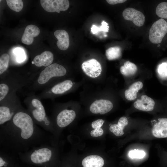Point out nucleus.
<instances>
[{
	"label": "nucleus",
	"mask_w": 167,
	"mask_h": 167,
	"mask_svg": "<svg viewBox=\"0 0 167 167\" xmlns=\"http://www.w3.org/2000/svg\"><path fill=\"white\" fill-rule=\"evenodd\" d=\"M49 142L48 133L38 127L24 107L0 126V149L8 152L18 154Z\"/></svg>",
	"instance_id": "1"
},
{
	"label": "nucleus",
	"mask_w": 167,
	"mask_h": 167,
	"mask_svg": "<svg viewBox=\"0 0 167 167\" xmlns=\"http://www.w3.org/2000/svg\"><path fill=\"white\" fill-rule=\"evenodd\" d=\"M67 71L63 66L52 63L40 72L31 75L30 85L27 87L31 92L41 91L54 84L55 79L65 76Z\"/></svg>",
	"instance_id": "2"
},
{
	"label": "nucleus",
	"mask_w": 167,
	"mask_h": 167,
	"mask_svg": "<svg viewBox=\"0 0 167 167\" xmlns=\"http://www.w3.org/2000/svg\"><path fill=\"white\" fill-rule=\"evenodd\" d=\"M24 102L36 124L48 132L54 131V126L51 118L47 115L41 99L35 94V92L29 93Z\"/></svg>",
	"instance_id": "3"
},
{
	"label": "nucleus",
	"mask_w": 167,
	"mask_h": 167,
	"mask_svg": "<svg viewBox=\"0 0 167 167\" xmlns=\"http://www.w3.org/2000/svg\"><path fill=\"white\" fill-rule=\"evenodd\" d=\"M31 75H22L6 73L0 78V102L24 87H27L31 82Z\"/></svg>",
	"instance_id": "4"
},
{
	"label": "nucleus",
	"mask_w": 167,
	"mask_h": 167,
	"mask_svg": "<svg viewBox=\"0 0 167 167\" xmlns=\"http://www.w3.org/2000/svg\"><path fill=\"white\" fill-rule=\"evenodd\" d=\"M23 108L16 93L10 95L0 102V126L11 120Z\"/></svg>",
	"instance_id": "5"
},
{
	"label": "nucleus",
	"mask_w": 167,
	"mask_h": 167,
	"mask_svg": "<svg viewBox=\"0 0 167 167\" xmlns=\"http://www.w3.org/2000/svg\"><path fill=\"white\" fill-rule=\"evenodd\" d=\"M73 84L71 80H65L46 88L37 95L41 100L52 99L55 96L62 94L69 91Z\"/></svg>",
	"instance_id": "6"
},
{
	"label": "nucleus",
	"mask_w": 167,
	"mask_h": 167,
	"mask_svg": "<svg viewBox=\"0 0 167 167\" xmlns=\"http://www.w3.org/2000/svg\"><path fill=\"white\" fill-rule=\"evenodd\" d=\"M167 33V22L161 18L155 22L149 30V39L153 44L160 43Z\"/></svg>",
	"instance_id": "7"
},
{
	"label": "nucleus",
	"mask_w": 167,
	"mask_h": 167,
	"mask_svg": "<svg viewBox=\"0 0 167 167\" xmlns=\"http://www.w3.org/2000/svg\"><path fill=\"white\" fill-rule=\"evenodd\" d=\"M41 5L46 11L49 12L66 11L69 6V2L67 0H41Z\"/></svg>",
	"instance_id": "8"
},
{
	"label": "nucleus",
	"mask_w": 167,
	"mask_h": 167,
	"mask_svg": "<svg viewBox=\"0 0 167 167\" xmlns=\"http://www.w3.org/2000/svg\"><path fill=\"white\" fill-rule=\"evenodd\" d=\"M81 68L87 75L92 78L99 77L102 72L101 64L95 59H91L84 62Z\"/></svg>",
	"instance_id": "9"
},
{
	"label": "nucleus",
	"mask_w": 167,
	"mask_h": 167,
	"mask_svg": "<svg viewBox=\"0 0 167 167\" xmlns=\"http://www.w3.org/2000/svg\"><path fill=\"white\" fill-rule=\"evenodd\" d=\"M122 14L125 19L132 21L137 26H142L144 23L145 17L143 14L134 8H126L123 11Z\"/></svg>",
	"instance_id": "10"
},
{
	"label": "nucleus",
	"mask_w": 167,
	"mask_h": 167,
	"mask_svg": "<svg viewBox=\"0 0 167 167\" xmlns=\"http://www.w3.org/2000/svg\"><path fill=\"white\" fill-rule=\"evenodd\" d=\"M76 117L75 111L64 109L58 113L55 118L56 123L59 128H63L69 125Z\"/></svg>",
	"instance_id": "11"
},
{
	"label": "nucleus",
	"mask_w": 167,
	"mask_h": 167,
	"mask_svg": "<svg viewBox=\"0 0 167 167\" xmlns=\"http://www.w3.org/2000/svg\"><path fill=\"white\" fill-rule=\"evenodd\" d=\"M112 103L109 101L100 99L94 101L90 105V110L93 113L104 114L113 108Z\"/></svg>",
	"instance_id": "12"
},
{
	"label": "nucleus",
	"mask_w": 167,
	"mask_h": 167,
	"mask_svg": "<svg viewBox=\"0 0 167 167\" xmlns=\"http://www.w3.org/2000/svg\"><path fill=\"white\" fill-rule=\"evenodd\" d=\"M54 60L53 54L50 51H46L35 56L32 63L38 67H44L45 68L52 64Z\"/></svg>",
	"instance_id": "13"
},
{
	"label": "nucleus",
	"mask_w": 167,
	"mask_h": 167,
	"mask_svg": "<svg viewBox=\"0 0 167 167\" xmlns=\"http://www.w3.org/2000/svg\"><path fill=\"white\" fill-rule=\"evenodd\" d=\"M155 104L154 101L151 97L145 95H142L141 99H137L134 103L136 109L144 111H152Z\"/></svg>",
	"instance_id": "14"
},
{
	"label": "nucleus",
	"mask_w": 167,
	"mask_h": 167,
	"mask_svg": "<svg viewBox=\"0 0 167 167\" xmlns=\"http://www.w3.org/2000/svg\"><path fill=\"white\" fill-rule=\"evenodd\" d=\"M40 33V29L37 26L29 25L25 29L21 38V41L24 44L30 45L33 42V38L37 36Z\"/></svg>",
	"instance_id": "15"
},
{
	"label": "nucleus",
	"mask_w": 167,
	"mask_h": 167,
	"mask_svg": "<svg viewBox=\"0 0 167 167\" xmlns=\"http://www.w3.org/2000/svg\"><path fill=\"white\" fill-rule=\"evenodd\" d=\"M152 130V133L158 138H167V118H160Z\"/></svg>",
	"instance_id": "16"
},
{
	"label": "nucleus",
	"mask_w": 167,
	"mask_h": 167,
	"mask_svg": "<svg viewBox=\"0 0 167 167\" xmlns=\"http://www.w3.org/2000/svg\"><path fill=\"white\" fill-rule=\"evenodd\" d=\"M58 41L57 45L58 48L62 50H65L69 47L70 44L69 35L67 32L64 30H58L54 33Z\"/></svg>",
	"instance_id": "17"
},
{
	"label": "nucleus",
	"mask_w": 167,
	"mask_h": 167,
	"mask_svg": "<svg viewBox=\"0 0 167 167\" xmlns=\"http://www.w3.org/2000/svg\"><path fill=\"white\" fill-rule=\"evenodd\" d=\"M104 161L98 155H90L85 158L82 161L83 167H102Z\"/></svg>",
	"instance_id": "18"
},
{
	"label": "nucleus",
	"mask_w": 167,
	"mask_h": 167,
	"mask_svg": "<svg viewBox=\"0 0 167 167\" xmlns=\"http://www.w3.org/2000/svg\"><path fill=\"white\" fill-rule=\"evenodd\" d=\"M143 86V84L141 81H137L132 84L125 92L126 99L129 101L134 100L137 97V92Z\"/></svg>",
	"instance_id": "19"
},
{
	"label": "nucleus",
	"mask_w": 167,
	"mask_h": 167,
	"mask_svg": "<svg viewBox=\"0 0 167 167\" xmlns=\"http://www.w3.org/2000/svg\"><path fill=\"white\" fill-rule=\"evenodd\" d=\"M137 70L136 66L129 61L125 62L124 65L121 66L120 68L121 73L126 76L133 75L136 73Z\"/></svg>",
	"instance_id": "20"
},
{
	"label": "nucleus",
	"mask_w": 167,
	"mask_h": 167,
	"mask_svg": "<svg viewBox=\"0 0 167 167\" xmlns=\"http://www.w3.org/2000/svg\"><path fill=\"white\" fill-rule=\"evenodd\" d=\"M10 61L9 55L7 53L2 54L0 57V78L6 73Z\"/></svg>",
	"instance_id": "21"
},
{
	"label": "nucleus",
	"mask_w": 167,
	"mask_h": 167,
	"mask_svg": "<svg viewBox=\"0 0 167 167\" xmlns=\"http://www.w3.org/2000/svg\"><path fill=\"white\" fill-rule=\"evenodd\" d=\"M121 49L119 46L110 47L105 51L106 56L109 60L118 59L121 57Z\"/></svg>",
	"instance_id": "22"
},
{
	"label": "nucleus",
	"mask_w": 167,
	"mask_h": 167,
	"mask_svg": "<svg viewBox=\"0 0 167 167\" xmlns=\"http://www.w3.org/2000/svg\"><path fill=\"white\" fill-rule=\"evenodd\" d=\"M6 2L9 7L16 12L20 11L23 7V2L21 0H6Z\"/></svg>",
	"instance_id": "23"
},
{
	"label": "nucleus",
	"mask_w": 167,
	"mask_h": 167,
	"mask_svg": "<svg viewBox=\"0 0 167 167\" xmlns=\"http://www.w3.org/2000/svg\"><path fill=\"white\" fill-rule=\"evenodd\" d=\"M156 13L158 17L167 19V2H163L159 3L156 7Z\"/></svg>",
	"instance_id": "24"
},
{
	"label": "nucleus",
	"mask_w": 167,
	"mask_h": 167,
	"mask_svg": "<svg viewBox=\"0 0 167 167\" xmlns=\"http://www.w3.org/2000/svg\"><path fill=\"white\" fill-rule=\"evenodd\" d=\"M145 155L146 153L144 151L138 149L131 150L128 153L129 156L132 159H142Z\"/></svg>",
	"instance_id": "25"
},
{
	"label": "nucleus",
	"mask_w": 167,
	"mask_h": 167,
	"mask_svg": "<svg viewBox=\"0 0 167 167\" xmlns=\"http://www.w3.org/2000/svg\"><path fill=\"white\" fill-rule=\"evenodd\" d=\"M123 128L118 124H112L109 127L110 131L116 136H119L124 134Z\"/></svg>",
	"instance_id": "26"
},
{
	"label": "nucleus",
	"mask_w": 167,
	"mask_h": 167,
	"mask_svg": "<svg viewBox=\"0 0 167 167\" xmlns=\"http://www.w3.org/2000/svg\"><path fill=\"white\" fill-rule=\"evenodd\" d=\"M103 133L104 131L101 127L95 129L92 131L90 132V135L92 136L96 137L101 136Z\"/></svg>",
	"instance_id": "27"
},
{
	"label": "nucleus",
	"mask_w": 167,
	"mask_h": 167,
	"mask_svg": "<svg viewBox=\"0 0 167 167\" xmlns=\"http://www.w3.org/2000/svg\"><path fill=\"white\" fill-rule=\"evenodd\" d=\"M104 122V121L102 119H100L93 122L91 124L92 128L96 129L101 128Z\"/></svg>",
	"instance_id": "28"
},
{
	"label": "nucleus",
	"mask_w": 167,
	"mask_h": 167,
	"mask_svg": "<svg viewBox=\"0 0 167 167\" xmlns=\"http://www.w3.org/2000/svg\"><path fill=\"white\" fill-rule=\"evenodd\" d=\"M101 26L99 27L97 26V32H98L100 31H102L105 32H108L109 29V26L108 24L104 21H103L101 23Z\"/></svg>",
	"instance_id": "29"
},
{
	"label": "nucleus",
	"mask_w": 167,
	"mask_h": 167,
	"mask_svg": "<svg viewBox=\"0 0 167 167\" xmlns=\"http://www.w3.org/2000/svg\"><path fill=\"white\" fill-rule=\"evenodd\" d=\"M167 63L164 62L162 63L159 66L158 71L160 74H162L163 73H164L166 69L167 68Z\"/></svg>",
	"instance_id": "30"
},
{
	"label": "nucleus",
	"mask_w": 167,
	"mask_h": 167,
	"mask_svg": "<svg viewBox=\"0 0 167 167\" xmlns=\"http://www.w3.org/2000/svg\"><path fill=\"white\" fill-rule=\"evenodd\" d=\"M15 52L16 54L17 55V60L18 61L20 62L21 61L23 60L24 56L23 51L18 49Z\"/></svg>",
	"instance_id": "31"
},
{
	"label": "nucleus",
	"mask_w": 167,
	"mask_h": 167,
	"mask_svg": "<svg viewBox=\"0 0 167 167\" xmlns=\"http://www.w3.org/2000/svg\"><path fill=\"white\" fill-rule=\"evenodd\" d=\"M106 2L111 5H115L118 3H121L125 2L126 0H107Z\"/></svg>",
	"instance_id": "32"
},
{
	"label": "nucleus",
	"mask_w": 167,
	"mask_h": 167,
	"mask_svg": "<svg viewBox=\"0 0 167 167\" xmlns=\"http://www.w3.org/2000/svg\"><path fill=\"white\" fill-rule=\"evenodd\" d=\"M164 74L165 76H167V68L166 69L164 73Z\"/></svg>",
	"instance_id": "33"
},
{
	"label": "nucleus",
	"mask_w": 167,
	"mask_h": 167,
	"mask_svg": "<svg viewBox=\"0 0 167 167\" xmlns=\"http://www.w3.org/2000/svg\"><path fill=\"white\" fill-rule=\"evenodd\" d=\"M160 44H159L158 45H157V47H159V46H160Z\"/></svg>",
	"instance_id": "34"
}]
</instances>
